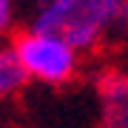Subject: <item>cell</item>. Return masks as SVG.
I'll return each mask as SVG.
<instances>
[{"label": "cell", "instance_id": "6da1fadb", "mask_svg": "<svg viewBox=\"0 0 128 128\" xmlns=\"http://www.w3.org/2000/svg\"><path fill=\"white\" fill-rule=\"evenodd\" d=\"M32 28L60 34L80 54L94 51L120 26V0H48L32 14Z\"/></svg>", "mask_w": 128, "mask_h": 128}, {"label": "cell", "instance_id": "7a4b0ae2", "mask_svg": "<svg viewBox=\"0 0 128 128\" xmlns=\"http://www.w3.org/2000/svg\"><path fill=\"white\" fill-rule=\"evenodd\" d=\"M14 48H17V57L26 66L28 77L37 82L66 86L80 71V51L60 34L28 26L23 34L14 37Z\"/></svg>", "mask_w": 128, "mask_h": 128}, {"label": "cell", "instance_id": "3957f363", "mask_svg": "<svg viewBox=\"0 0 128 128\" xmlns=\"http://www.w3.org/2000/svg\"><path fill=\"white\" fill-rule=\"evenodd\" d=\"M100 128H128V71H102L97 80Z\"/></svg>", "mask_w": 128, "mask_h": 128}, {"label": "cell", "instance_id": "277c9868", "mask_svg": "<svg viewBox=\"0 0 128 128\" xmlns=\"http://www.w3.org/2000/svg\"><path fill=\"white\" fill-rule=\"evenodd\" d=\"M28 80H32V77H28L26 66L20 63L14 43H12V46H0V102L17 97L26 88Z\"/></svg>", "mask_w": 128, "mask_h": 128}, {"label": "cell", "instance_id": "5b68a950", "mask_svg": "<svg viewBox=\"0 0 128 128\" xmlns=\"http://www.w3.org/2000/svg\"><path fill=\"white\" fill-rule=\"evenodd\" d=\"M17 20V0H0V37L9 34Z\"/></svg>", "mask_w": 128, "mask_h": 128}, {"label": "cell", "instance_id": "8992f818", "mask_svg": "<svg viewBox=\"0 0 128 128\" xmlns=\"http://www.w3.org/2000/svg\"><path fill=\"white\" fill-rule=\"evenodd\" d=\"M17 3H20V6H26V9H32V14H34V12H40L43 6L48 3V0H17Z\"/></svg>", "mask_w": 128, "mask_h": 128}, {"label": "cell", "instance_id": "52a82bcc", "mask_svg": "<svg viewBox=\"0 0 128 128\" xmlns=\"http://www.w3.org/2000/svg\"><path fill=\"white\" fill-rule=\"evenodd\" d=\"M120 26H128V0H120Z\"/></svg>", "mask_w": 128, "mask_h": 128}]
</instances>
